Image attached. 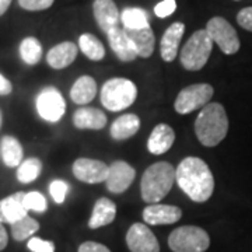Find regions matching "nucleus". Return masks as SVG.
<instances>
[{"mask_svg":"<svg viewBox=\"0 0 252 252\" xmlns=\"http://www.w3.org/2000/svg\"><path fill=\"white\" fill-rule=\"evenodd\" d=\"M175 181L189 198L196 203H203L212 198L215 178L209 165L199 157L184 158L175 170Z\"/></svg>","mask_w":252,"mask_h":252,"instance_id":"nucleus-1","label":"nucleus"},{"mask_svg":"<svg viewBox=\"0 0 252 252\" xmlns=\"http://www.w3.org/2000/svg\"><path fill=\"white\" fill-rule=\"evenodd\" d=\"M228 132V118L224 107L219 102H209L199 112L195 122V133L200 143L215 147L224 140Z\"/></svg>","mask_w":252,"mask_h":252,"instance_id":"nucleus-2","label":"nucleus"},{"mask_svg":"<svg viewBox=\"0 0 252 252\" xmlns=\"http://www.w3.org/2000/svg\"><path fill=\"white\" fill-rule=\"evenodd\" d=\"M175 181V168L170 162L160 161L150 165L142 177V198L147 203H157L165 198Z\"/></svg>","mask_w":252,"mask_h":252,"instance_id":"nucleus-3","label":"nucleus"},{"mask_svg":"<svg viewBox=\"0 0 252 252\" xmlns=\"http://www.w3.org/2000/svg\"><path fill=\"white\" fill-rule=\"evenodd\" d=\"M212 51H213V41L209 36L207 31L198 30L190 35L187 44L182 48L180 56L181 63L187 70L190 72L200 70L209 61Z\"/></svg>","mask_w":252,"mask_h":252,"instance_id":"nucleus-4","label":"nucleus"},{"mask_svg":"<svg viewBox=\"0 0 252 252\" xmlns=\"http://www.w3.org/2000/svg\"><path fill=\"white\" fill-rule=\"evenodd\" d=\"M136 95L137 89L135 83L122 77L111 79L101 89V102L112 112L129 108L135 102Z\"/></svg>","mask_w":252,"mask_h":252,"instance_id":"nucleus-5","label":"nucleus"},{"mask_svg":"<svg viewBox=\"0 0 252 252\" xmlns=\"http://www.w3.org/2000/svg\"><path fill=\"white\" fill-rule=\"evenodd\" d=\"M172 252H205L210 245L209 234L196 225H182L168 237Z\"/></svg>","mask_w":252,"mask_h":252,"instance_id":"nucleus-6","label":"nucleus"},{"mask_svg":"<svg viewBox=\"0 0 252 252\" xmlns=\"http://www.w3.org/2000/svg\"><path fill=\"white\" fill-rule=\"evenodd\" d=\"M206 31L212 41L225 55H234L240 51V38L234 27L223 17H212L206 24Z\"/></svg>","mask_w":252,"mask_h":252,"instance_id":"nucleus-7","label":"nucleus"},{"mask_svg":"<svg viewBox=\"0 0 252 252\" xmlns=\"http://www.w3.org/2000/svg\"><path fill=\"white\" fill-rule=\"evenodd\" d=\"M215 94V90L210 84L200 83V84H192L189 87H185L178 94L175 99L174 108L178 114H189L195 109L202 108L209 104Z\"/></svg>","mask_w":252,"mask_h":252,"instance_id":"nucleus-8","label":"nucleus"},{"mask_svg":"<svg viewBox=\"0 0 252 252\" xmlns=\"http://www.w3.org/2000/svg\"><path fill=\"white\" fill-rule=\"evenodd\" d=\"M36 111L46 122H58L64 115L66 102L62 94L54 87H46L36 97Z\"/></svg>","mask_w":252,"mask_h":252,"instance_id":"nucleus-9","label":"nucleus"},{"mask_svg":"<svg viewBox=\"0 0 252 252\" xmlns=\"http://www.w3.org/2000/svg\"><path fill=\"white\" fill-rule=\"evenodd\" d=\"M126 244L130 252H160L158 240L143 223L130 225L126 233Z\"/></svg>","mask_w":252,"mask_h":252,"instance_id":"nucleus-10","label":"nucleus"},{"mask_svg":"<svg viewBox=\"0 0 252 252\" xmlns=\"http://www.w3.org/2000/svg\"><path fill=\"white\" fill-rule=\"evenodd\" d=\"M109 165L99 160L79 158L73 164V174L81 182L86 184H99L105 182L108 177Z\"/></svg>","mask_w":252,"mask_h":252,"instance_id":"nucleus-11","label":"nucleus"},{"mask_svg":"<svg viewBox=\"0 0 252 252\" xmlns=\"http://www.w3.org/2000/svg\"><path fill=\"white\" fill-rule=\"evenodd\" d=\"M136 171L130 164L125 161H115L109 165L107 177V188L112 193H122L135 181Z\"/></svg>","mask_w":252,"mask_h":252,"instance_id":"nucleus-12","label":"nucleus"},{"mask_svg":"<svg viewBox=\"0 0 252 252\" xmlns=\"http://www.w3.org/2000/svg\"><path fill=\"white\" fill-rule=\"evenodd\" d=\"M93 13L98 27L104 32H109L111 30L117 28L121 21V14L114 0H94Z\"/></svg>","mask_w":252,"mask_h":252,"instance_id":"nucleus-13","label":"nucleus"},{"mask_svg":"<svg viewBox=\"0 0 252 252\" xmlns=\"http://www.w3.org/2000/svg\"><path fill=\"white\" fill-rule=\"evenodd\" d=\"M182 217V210L180 207L171 205H158L153 203L143 210L144 223L152 225L174 224Z\"/></svg>","mask_w":252,"mask_h":252,"instance_id":"nucleus-14","label":"nucleus"},{"mask_svg":"<svg viewBox=\"0 0 252 252\" xmlns=\"http://www.w3.org/2000/svg\"><path fill=\"white\" fill-rule=\"evenodd\" d=\"M184 32H185V24L180 23V21L172 23L171 26L165 30V32L162 34L161 42H160V52H161L162 61L172 62L177 58Z\"/></svg>","mask_w":252,"mask_h":252,"instance_id":"nucleus-15","label":"nucleus"},{"mask_svg":"<svg viewBox=\"0 0 252 252\" xmlns=\"http://www.w3.org/2000/svg\"><path fill=\"white\" fill-rule=\"evenodd\" d=\"M24 192H17L0 200V223L13 224L27 216L28 210L24 206Z\"/></svg>","mask_w":252,"mask_h":252,"instance_id":"nucleus-16","label":"nucleus"},{"mask_svg":"<svg viewBox=\"0 0 252 252\" xmlns=\"http://www.w3.org/2000/svg\"><path fill=\"white\" fill-rule=\"evenodd\" d=\"M108 35V42L111 49L115 52L119 61L122 62H133L137 55L132 42L129 41V38L126 35L125 30L124 28H114L109 32H107Z\"/></svg>","mask_w":252,"mask_h":252,"instance_id":"nucleus-17","label":"nucleus"},{"mask_svg":"<svg viewBox=\"0 0 252 252\" xmlns=\"http://www.w3.org/2000/svg\"><path fill=\"white\" fill-rule=\"evenodd\" d=\"M124 30H125L129 41L135 48L137 56L150 58L153 55L156 39H154V32L150 26L144 28H137V30H129V28H124Z\"/></svg>","mask_w":252,"mask_h":252,"instance_id":"nucleus-18","label":"nucleus"},{"mask_svg":"<svg viewBox=\"0 0 252 252\" xmlns=\"http://www.w3.org/2000/svg\"><path fill=\"white\" fill-rule=\"evenodd\" d=\"M175 140V132L170 125L160 124L153 129L150 137L147 140V149L152 154H164L167 153Z\"/></svg>","mask_w":252,"mask_h":252,"instance_id":"nucleus-19","label":"nucleus"},{"mask_svg":"<svg viewBox=\"0 0 252 252\" xmlns=\"http://www.w3.org/2000/svg\"><path fill=\"white\" fill-rule=\"evenodd\" d=\"M77 56V45L70 41H64L55 45L46 54V62L52 69H64L74 62Z\"/></svg>","mask_w":252,"mask_h":252,"instance_id":"nucleus-20","label":"nucleus"},{"mask_svg":"<svg viewBox=\"0 0 252 252\" xmlns=\"http://www.w3.org/2000/svg\"><path fill=\"white\" fill-rule=\"evenodd\" d=\"M117 216V206L112 200L108 198H99L91 213L90 220H89V227L91 230H95L99 227L111 224Z\"/></svg>","mask_w":252,"mask_h":252,"instance_id":"nucleus-21","label":"nucleus"},{"mask_svg":"<svg viewBox=\"0 0 252 252\" xmlns=\"http://www.w3.org/2000/svg\"><path fill=\"white\" fill-rule=\"evenodd\" d=\"M73 124L77 129L99 130L107 125V115L95 108H80L73 115Z\"/></svg>","mask_w":252,"mask_h":252,"instance_id":"nucleus-22","label":"nucleus"},{"mask_svg":"<svg viewBox=\"0 0 252 252\" xmlns=\"http://www.w3.org/2000/svg\"><path fill=\"white\" fill-rule=\"evenodd\" d=\"M140 127V119L135 114H126L119 117L111 126V137L115 140H125L137 133Z\"/></svg>","mask_w":252,"mask_h":252,"instance_id":"nucleus-23","label":"nucleus"},{"mask_svg":"<svg viewBox=\"0 0 252 252\" xmlns=\"http://www.w3.org/2000/svg\"><path fill=\"white\" fill-rule=\"evenodd\" d=\"M95 94H97L95 80L90 76H81L80 79H77L73 84L72 90H70V98L73 99V102L79 105H84L93 101Z\"/></svg>","mask_w":252,"mask_h":252,"instance_id":"nucleus-24","label":"nucleus"},{"mask_svg":"<svg viewBox=\"0 0 252 252\" xmlns=\"http://www.w3.org/2000/svg\"><path fill=\"white\" fill-rule=\"evenodd\" d=\"M0 152H1V158L3 162L13 168V167H18L23 162V147L21 143L18 142L16 137L13 136H4L0 140Z\"/></svg>","mask_w":252,"mask_h":252,"instance_id":"nucleus-25","label":"nucleus"},{"mask_svg":"<svg viewBox=\"0 0 252 252\" xmlns=\"http://www.w3.org/2000/svg\"><path fill=\"white\" fill-rule=\"evenodd\" d=\"M79 48L86 58L94 62L102 61L105 56V48L98 38L93 34H81L79 38Z\"/></svg>","mask_w":252,"mask_h":252,"instance_id":"nucleus-26","label":"nucleus"},{"mask_svg":"<svg viewBox=\"0 0 252 252\" xmlns=\"http://www.w3.org/2000/svg\"><path fill=\"white\" fill-rule=\"evenodd\" d=\"M20 56L23 62L34 66L42 58V45L35 36H27L20 44Z\"/></svg>","mask_w":252,"mask_h":252,"instance_id":"nucleus-27","label":"nucleus"},{"mask_svg":"<svg viewBox=\"0 0 252 252\" xmlns=\"http://www.w3.org/2000/svg\"><path fill=\"white\" fill-rule=\"evenodd\" d=\"M39 230V223L31 216H24L11 224V235L16 241H24Z\"/></svg>","mask_w":252,"mask_h":252,"instance_id":"nucleus-28","label":"nucleus"},{"mask_svg":"<svg viewBox=\"0 0 252 252\" xmlns=\"http://www.w3.org/2000/svg\"><path fill=\"white\" fill-rule=\"evenodd\" d=\"M122 24L124 28H129V30H137V28L149 27V16L143 9L139 7H127L122 11Z\"/></svg>","mask_w":252,"mask_h":252,"instance_id":"nucleus-29","label":"nucleus"},{"mask_svg":"<svg viewBox=\"0 0 252 252\" xmlns=\"http://www.w3.org/2000/svg\"><path fill=\"white\" fill-rule=\"evenodd\" d=\"M42 171V162L39 161L35 157L27 158L18 165L17 168V180L21 184H30L39 177V174Z\"/></svg>","mask_w":252,"mask_h":252,"instance_id":"nucleus-30","label":"nucleus"},{"mask_svg":"<svg viewBox=\"0 0 252 252\" xmlns=\"http://www.w3.org/2000/svg\"><path fill=\"white\" fill-rule=\"evenodd\" d=\"M24 206L27 210H34L38 213H42L48 209L45 196L39 192H28L24 195Z\"/></svg>","mask_w":252,"mask_h":252,"instance_id":"nucleus-31","label":"nucleus"},{"mask_svg":"<svg viewBox=\"0 0 252 252\" xmlns=\"http://www.w3.org/2000/svg\"><path fill=\"white\" fill-rule=\"evenodd\" d=\"M67 190H69V185L62 180L52 181L51 185H49V193H51V196H52L55 202L59 203V205L64 202Z\"/></svg>","mask_w":252,"mask_h":252,"instance_id":"nucleus-32","label":"nucleus"},{"mask_svg":"<svg viewBox=\"0 0 252 252\" xmlns=\"http://www.w3.org/2000/svg\"><path fill=\"white\" fill-rule=\"evenodd\" d=\"M55 0H18V6L27 11H41L49 9Z\"/></svg>","mask_w":252,"mask_h":252,"instance_id":"nucleus-33","label":"nucleus"},{"mask_svg":"<svg viewBox=\"0 0 252 252\" xmlns=\"http://www.w3.org/2000/svg\"><path fill=\"white\" fill-rule=\"evenodd\" d=\"M27 247L28 250L32 252H55V244L52 241L41 240V238H36V237L30 238Z\"/></svg>","mask_w":252,"mask_h":252,"instance_id":"nucleus-34","label":"nucleus"},{"mask_svg":"<svg viewBox=\"0 0 252 252\" xmlns=\"http://www.w3.org/2000/svg\"><path fill=\"white\" fill-rule=\"evenodd\" d=\"M177 10V1L175 0H162L158 4H156L154 13L160 18H165L171 16L172 13Z\"/></svg>","mask_w":252,"mask_h":252,"instance_id":"nucleus-35","label":"nucleus"},{"mask_svg":"<svg viewBox=\"0 0 252 252\" xmlns=\"http://www.w3.org/2000/svg\"><path fill=\"white\" fill-rule=\"evenodd\" d=\"M237 23L240 24V27H243L244 30L252 32V6L251 7H245V9L238 11Z\"/></svg>","mask_w":252,"mask_h":252,"instance_id":"nucleus-36","label":"nucleus"},{"mask_svg":"<svg viewBox=\"0 0 252 252\" xmlns=\"http://www.w3.org/2000/svg\"><path fill=\"white\" fill-rule=\"evenodd\" d=\"M79 252H111L102 244L94 243V241H87V243H83L79 247Z\"/></svg>","mask_w":252,"mask_h":252,"instance_id":"nucleus-37","label":"nucleus"},{"mask_svg":"<svg viewBox=\"0 0 252 252\" xmlns=\"http://www.w3.org/2000/svg\"><path fill=\"white\" fill-rule=\"evenodd\" d=\"M13 91V86L3 74H0V95H9Z\"/></svg>","mask_w":252,"mask_h":252,"instance_id":"nucleus-38","label":"nucleus"},{"mask_svg":"<svg viewBox=\"0 0 252 252\" xmlns=\"http://www.w3.org/2000/svg\"><path fill=\"white\" fill-rule=\"evenodd\" d=\"M7 243H9V235L6 228L0 223V251H3L7 247Z\"/></svg>","mask_w":252,"mask_h":252,"instance_id":"nucleus-39","label":"nucleus"},{"mask_svg":"<svg viewBox=\"0 0 252 252\" xmlns=\"http://www.w3.org/2000/svg\"><path fill=\"white\" fill-rule=\"evenodd\" d=\"M10 4H11V0H0V17L7 11Z\"/></svg>","mask_w":252,"mask_h":252,"instance_id":"nucleus-40","label":"nucleus"},{"mask_svg":"<svg viewBox=\"0 0 252 252\" xmlns=\"http://www.w3.org/2000/svg\"><path fill=\"white\" fill-rule=\"evenodd\" d=\"M0 126H1V112H0Z\"/></svg>","mask_w":252,"mask_h":252,"instance_id":"nucleus-41","label":"nucleus"},{"mask_svg":"<svg viewBox=\"0 0 252 252\" xmlns=\"http://www.w3.org/2000/svg\"><path fill=\"white\" fill-rule=\"evenodd\" d=\"M235 1H240V0H235Z\"/></svg>","mask_w":252,"mask_h":252,"instance_id":"nucleus-42","label":"nucleus"}]
</instances>
